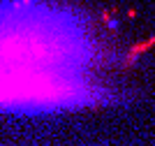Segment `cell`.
I'll list each match as a JSON object with an SVG mask.
<instances>
[{
  "mask_svg": "<svg viewBox=\"0 0 155 146\" xmlns=\"http://www.w3.org/2000/svg\"><path fill=\"white\" fill-rule=\"evenodd\" d=\"M104 23H107V28H109V30H118L120 21H118V19H109V16L104 14Z\"/></svg>",
  "mask_w": 155,
  "mask_h": 146,
  "instance_id": "6da1fadb",
  "label": "cell"
}]
</instances>
